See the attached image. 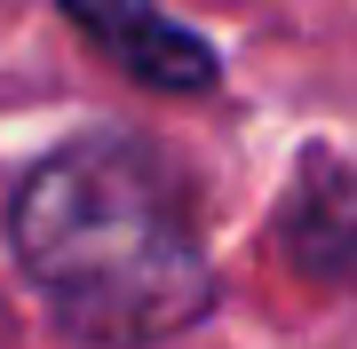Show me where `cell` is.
<instances>
[{"mask_svg": "<svg viewBox=\"0 0 357 349\" xmlns=\"http://www.w3.org/2000/svg\"><path fill=\"white\" fill-rule=\"evenodd\" d=\"M64 16L112 72H128L151 95H215L222 88L215 40L191 32L183 16H167L159 0H64Z\"/></svg>", "mask_w": 357, "mask_h": 349, "instance_id": "obj_2", "label": "cell"}, {"mask_svg": "<svg viewBox=\"0 0 357 349\" xmlns=\"http://www.w3.org/2000/svg\"><path fill=\"white\" fill-rule=\"evenodd\" d=\"M270 238H278V262L302 286H342L349 278V262H357V175L333 143H310L294 159V183L278 199Z\"/></svg>", "mask_w": 357, "mask_h": 349, "instance_id": "obj_3", "label": "cell"}, {"mask_svg": "<svg viewBox=\"0 0 357 349\" xmlns=\"http://www.w3.org/2000/svg\"><path fill=\"white\" fill-rule=\"evenodd\" d=\"M8 238L79 349H159L215 310L191 183L128 127H88L40 151L8 191Z\"/></svg>", "mask_w": 357, "mask_h": 349, "instance_id": "obj_1", "label": "cell"}]
</instances>
